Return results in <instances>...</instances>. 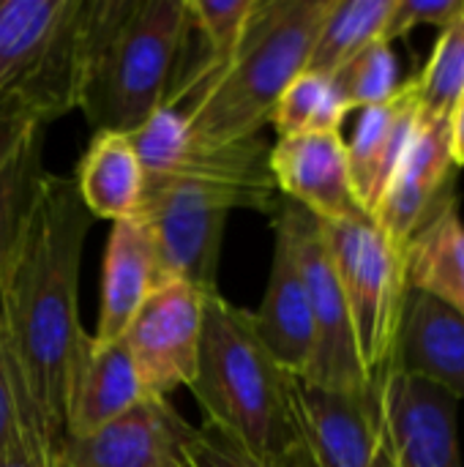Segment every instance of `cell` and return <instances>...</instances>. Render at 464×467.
Instances as JSON below:
<instances>
[{"instance_id": "obj_22", "label": "cell", "mask_w": 464, "mask_h": 467, "mask_svg": "<svg viewBox=\"0 0 464 467\" xmlns=\"http://www.w3.org/2000/svg\"><path fill=\"white\" fill-rule=\"evenodd\" d=\"M41 142H44V123H36L19 140V145L14 148V153L0 170V279L19 241L36 181L44 172Z\"/></svg>"}, {"instance_id": "obj_2", "label": "cell", "mask_w": 464, "mask_h": 467, "mask_svg": "<svg viewBox=\"0 0 464 467\" xmlns=\"http://www.w3.org/2000/svg\"><path fill=\"white\" fill-rule=\"evenodd\" d=\"M191 30L186 0H79L71 25L74 109L93 131H137L170 96Z\"/></svg>"}, {"instance_id": "obj_31", "label": "cell", "mask_w": 464, "mask_h": 467, "mask_svg": "<svg viewBox=\"0 0 464 467\" xmlns=\"http://www.w3.org/2000/svg\"><path fill=\"white\" fill-rule=\"evenodd\" d=\"M0 467H57L52 454L27 432H22V438L16 441V446L0 460Z\"/></svg>"}, {"instance_id": "obj_13", "label": "cell", "mask_w": 464, "mask_h": 467, "mask_svg": "<svg viewBox=\"0 0 464 467\" xmlns=\"http://www.w3.org/2000/svg\"><path fill=\"white\" fill-rule=\"evenodd\" d=\"M254 331L273 361L293 378H306L314 358V323L309 293L298 260L295 233L284 205L273 213V257L268 290L257 312H252Z\"/></svg>"}, {"instance_id": "obj_4", "label": "cell", "mask_w": 464, "mask_h": 467, "mask_svg": "<svg viewBox=\"0 0 464 467\" xmlns=\"http://www.w3.org/2000/svg\"><path fill=\"white\" fill-rule=\"evenodd\" d=\"M334 0H260L230 66L200 93L175 104L189 123L191 150H216L271 123L287 85L306 71Z\"/></svg>"}, {"instance_id": "obj_19", "label": "cell", "mask_w": 464, "mask_h": 467, "mask_svg": "<svg viewBox=\"0 0 464 467\" xmlns=\"http://www.w3.org/2000/svg\"><path fill=\"white\" fill-rule=\"evenodd\" d=\"M405 282L464 315V222L457 200L440 197L402 249Z\"/></svg>"}, {"instance_id": "obj_20", "label": "cell", "mask_w": 464, "mask_h": 467, "mask_svg": "<svg viewBox=\"0 0 464 467\" xmlns=\"http://www.w3.org/2000/svg\"><path fill=\"white\" fill-rule=\"evenodd\" d=\"M74 186L82 205L96 219H109L115 224L137 216L145 172L131 137L120 131L93 134L77 164Z\"/></svg>"}, {"instance_id": "obj_23", "label": "cell", "mask_w": 464, "mask_h": 467, "mask_svg": "<svg viewBox=\"0 0 464 467\" xmlns=\"http://www.w3.org/2000/svg\"><path fill=\"white\" fill-rule=\"evenodd\" d=\"M350 109L339 99L331 77L304 71L279 96L271 123L279 137L306 134V131H339Z\"/></svg>"}, {"instance_id": "obj_18", "label": "cell", "mask_w": 464, "mask_h": 467, "mask_svg": "<svg viewBox=\"0 0 464 467\" xmlns=\"http://www.w3.org/2000/svg\"><path fill=\"white\" fill-rule=\"evenodd\" d=\"M159 282L161 271L148 227L137 216L115 222L104 246L98 323L93 339L101 345L118 342Z\"/></svg>"}, {"instance_id": "obj_3", "label": "cell", "mask_w": 464, "mask_h": 467, "mask_svg": "<svg viewBox=\"0 0 464 467\" xmlns=\"http://www.w3.org/2000/svg\"><path fill=\"white\" fill-rule=\"evenodd\" d=\"M268 156L265 140L252 137L191 150L175 172L145 178L137 219L150 233L161 279H183L205 296L222 293L219 260L230 211L273 216L282 202Z\"/></svg>"}, {"instance_id": "obj_11", "label": "cell", "mask_w": 464, "mask_h": 467, "mask_svg": "<svg viewBox=\"0 0 464 467\" xmlns=\"http://www.w3.org/2000/svg\"><path fill=\"white\" fill-rule=\"evenodd\" d=\"M380 402L391 467H464L457 397L424 378L391 369Z\"/></svg>"}, {"instance_id": "obj_30", "label": "cell", "mask_w": 464, "mask_h": 467, "mask_svg": "<svg viewBox=\"0 0 464 467\" xmlns=\"http://www.w3.org/2000/svg\"><path fill=\"white\" fill-rule=\"evenodd\" d=\"M36 123H44V120L36 118V115H30V112H3L0 115V170L8 161V156L14 153V148L19 145V140Z\"/></svg>"}, {"instance_id": "obj_1", "label": "cell", "mask_w": 464, "mask_h": 467, "mask_svg": "<svg viewBox=\"0 0 464 467\" xmlns=\"http://www.w3.org/2000/svg\"><path fill=\"white\" fill-rule=\"evenodd\" d=\"M93 216L74 178L41 172L0 279V342L27 430L57 465L66 400L88 345L79 320V263Z\"/></svg>"}, {"instance_id": "obj_25", "label": "cell", "mask_w": 464, "mask_h": 467, "mask_svg": "<svg viewBox=\"0 0 464 467\" xmlns=\"http://www.w3.org/2000/svg\"><path fill=\"white\" fill-rule=\"evenodd\" d=\"M454 170L451 159V118L418 120V129L405 150V159L391 181L416 189L429 200H440Z\"/></svg>"}, {"instance_id": "obj_10", "label": "cell", "mask_w": 464, "mask_h": 467, "mask_svg": "<svg viewBox=\"0 0 464 467\" xmlns=\"http://www.w3.org/2000/svg\"><path fill=\"white\" fill-rule=\"evenodd\" d=\"M282 205L290 216L298 260L309 293L312 306V323H314V358L312 369L304 380L336 389V391H361L372 383L366 380V372L358 358L356 345V328L353 317L342 293V285L336 279L328 246L320 233V222L304 211L301 205L282 197Z\"/></svg>"}, {"instance_id": "obj_12", "label": "cell", "mask_w": 464, "mask_h": 467, "mask_svg": "<svg viewBox=\"0 0 464 467\" xmlns=\"http://www.w3.org/2000/svg\"><path fill=\"white\" fill-rule=\"evenodd\" d=\"M191 432L170 400L145 397L107 427L63 441L57 467H189Z\"/></svg>"}, {"instance_id": "obj_6", "label": "cell", "mask_w": 464, "mask_h": 467, "mask_svg": "<svg viewBox=\"0 0 464 467\" xmlns=\"http://www.w3.org/2000/svg\"><path fill=\"white\" fill-rule=\"evenodd\" d=\"M320 233L353 317L366 380L383 386L394 367L397 331L407 293L402 252L366 213L342 222H320Z\"/></svg>"}, {"instance_id": "obj_14", "label": "cell", "mask_w": 464, "mask_h": 467, "mask_svg": "<svg viewBox=\"0 0 464 467\" xmlns=\"http://www.w3.org/2000/svg\"><path fill=\"white\" fill-rule=\"evenodd\" d=\"M268 164L279 194L309 211L317 222H342L364 213L353 192L342 131L279 137Z\"/></svg>"}, {"instance_id": "obj_8", "label": "cell", "mask_w": 464, "mask_h": 467, "mask_svg": "<svg viewBox=\"0 0 464 467\" xmlns=\"http://www.w3.org/2000/svg\"><path fill=\"white\" fill-rule=\"evenodd\" d=\"M380 389L336 391L290 378L293 419L312 467H391Z\"/></svg>"}, {"instance_id": "obj_27", "label": "cell", "mask_w": 464, "mask_h": 467, "mask_svg": "<svg viewBox=\"0 0 464 467\" xmlns=\"http://www.w3.org/2000/svg\"><path fill=\"white\" fill-rule=\"evenodd\" d=\"M186 457L189 467H312L301 443L282 457H257L208 424H202L200 430L194 427L186 446Z\"/></svg>"}, {"instance_id": "obj_32", "label": "cell", "mask_w": 464, "mask_h": 467, "mask_svg": "<svg viewBox=\"0 0 464 467\" xmlns=\"http://www.w3.org/2000/svg\"><path fill=\"white\" fill-rule=\"evenodd\" d=\"M451 159L454 167H464V93L451 112Z\"/></svg>"}, {"instance_id": "obj_21", "label": "cell", "mask_w": 464, "mask_h": 467, "mask_svg": "<svg viewBox=\"0 0 464 467\" xmlns=\"http://www.w3.org/2000/svg\"><path fill=\"white\" fill-rule=\"evenodd\" d=\"M397 0H334L317 33L306 71L334 77L366 47L383 41Z\"/></svg>"}, {"instance_id": "obj_29", "label": "cell", "mask_w": 464, "mask_h": 467, "mask_svg": "<svg viewBox=\"0 0 464 467\" xmlns=\"http://www.w3.org/2000/svg\"><path fill=\"white\" fill-rule=\"evenodd\" d=\"M22 432H27L30 438H36L27 430L25 419H22V408H19V400H16V386H14L11 367H8V358H5V350H3V342H0V460L16 446V441L22 438Z\"/></svg>"}, {"instance_id": "obj_26", "label": "cell", "mask_w": 464, "mask_h": 467, "mask_svg": "<svg viewBox=\"0 0 464 467\" xmlns=\"http://www.w3.org/2000/svg\"><path fill=\"white\" fill-rule=\"evenodd\" d=\"M331 82L350 112L388 101L402 85L391 44L377 41V44L366 47L361 55H356L350 63H345L331 77Z\"/></svg>"}, {"instance_id": "obj_9", "label": "cell", "mask_w": 464, "mask_h": 467, "mask_svg": "<svg viewBox=\"0 0 464 467\" xmlns=\"http://www.w3.org/2000/svg\"><path fill=\"white\" fill-rule=\"evenodd\" d=\"M205 293L183 279H161L120 337L148 397L170 400L197 372Z\"/></svg>"}, {"instance_id": "obj_17", "label": "cell", "mask_w": 464, "mask_h": 467, "mask_svg": "<svg viewBox=\"0 0 464 467\" xmlns=\"http://www.w3.org/2000/svg\"><path fill=\"white\" fill-rule=\"evenodd\" d=\"M139 372L126 350L123 339L96 342L88 337V345L77 361L68 400H66V441L85 438L109 421L129 413L145 400Z\"/></svg>"}, {"instance_id": "obj_16", "label": "cell", "mask_w": 464, "mask_h": 467, "mask_svg": "<svg viewBox=\"0 0 464 467\" xmlns=\"http://www.w3.org/2000/svg\"><path fill=\"white\" fill-rule=\"evenodd\" d=\"M391 369L424 378L451 397L464 400L462 312L407 287Z\"/></svg>"}, {"instance_id": "obj_7", "label": "cell", "mask_w": 464, "mask_h": 467, "mask_svg": "<svg viewBox=\"0 0 464 467\" xmlns=\"http://www.w3.org/2000/svg\"><path fill=\"white\" fill-rule=\"evenodd\" d=\"M79 0H0V112L44 123L74 109L71 22Z\"/></svg>"}, {"instance_id": "obj_5", "label": "cell", "mask_w": 464, "mask_h": 467, "mask_svg": "<svg viewBox=\"0 0 464 467\" xmlns=\"http://www.w3.org/2000/svg\"><path fill=\"white\" fill-rule=\"evenodd\" d=\"M290 378L265 350L252 312L205 296L197 372L189 386L205 424L257 457H282L298 441Z\"/></svg>"}, {"instance_id": "obj_24", "label": "cell", "mask_w": 464, "mask_h": 467, "mask_svg": "<svg viewBox=\"0 0 464 467\" xmlns=\"http://www.w3.org/2000/svg\"><path fill=\"white\" fill-rule=\"evenodd\" d=\"M416 88L424 120L451 118L464 93V14L438 38L424 71L416 77Z\"/></svg>"}, {"instance_id": "obj_28", "label": "cell", "mask_w": 464, "mask_h": 467, "mask_svg": "<svg viewBox=\"0 0 464 467\" xmlns=\"http://www.w3.org/2000/svg\"><path fill=\"white\" fill-rule=\"evenodd\" d=\"M464 14V0H397L386 44H394L397 38L407 36L413 27L429 25V27H449Z\"/></svg>"}, {"instance_id": "obj_15", "label": "cell", "mask_w": 464, "mask_h": 467, "mask_svg": "<svg viewBox=\"0 0 464 467\" xmlns=\"http://www.w3.org/2000/svg\"><path fill=\"white\" fill-rule=\"evenodd\" d=\"M358 112L353 140L347 142V161L356 200L372 216L421 120L416 77L402 82L388 101Z\"/></svg>"}]
</instances>
